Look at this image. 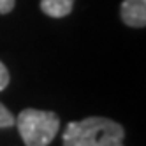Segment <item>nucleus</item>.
<instances>
[{
  "label": "nucleus",
  "mask_w": 146,
  "mask_h": 146,
  "mask_svg": "<svg viewBox=\"0 0 146 146\" xmlns=\"http://www.w3.org/2000/svg\"><path fill=\"white\" fill-rule=\"evenodd\" d=\"M125 130L120 123L102 116L70 121L64 132V146H123Z\"/></svg>",
  "instance_id": "obj_1"
},
{
  "label": "nucleus",
  "mask_w": 146,
  "mask_h": 146,
  "mask_svg": "<svg viewBox=\"0 0 146 146\" xmlns=\"http://www.w3.org/2000/svg\"><path fill=\"white\" fill-rule=\"evenodd\" d=\"M14 125L27 146H48L60 129V118L53 111L28 108L14 118Z\"/></svg>",
  "instance_id": "obj_2"
},
{
  "label": "nucleus",
  "mask_w": 146,
  "mask_h": 146,
  "mask_svg": "<svg viewBox=\"0 0 146 146\" xmlns=\"http://www.w3.org/2000/svg\"><path fill=\"white\" fill-rule=\"evenodd\" d=\"M120 16L125 25L132 28H143L146 25V0H123Z\"/></svg>",
  "instance_id": "obj_3"
},
{
  "label": "nucleus",
  "mask_w": 146,
  "mask_h": 146,
  "mask_svg": "<svg viewBox=\"0 0 146 146\" xmlns=\"http://www.w3.org/2000/svg\"><path fill=\"white\" fill-rule=\"evenodd\" d=\"M74 0H40V9L42 13L51 18H64L70 14Z\"/></svg>",
  "instance_id": "obj_4"
},
{
  "label": "nucleus",
  "mask_w": 146,
  "mask_h": 146,
  "mask_svg": "<svg viewBox=\"0 0 146 146\" xmlns=\"http://www.w3.org/2000/svg\"><path fill=\"white\" fill-rule=\"evenodd\" d=\"M14 125V116L2 102H0V129H7Z\"/></svg>",
  "instance_id": "obj_5"
},
{
  "label": "nucleus",
  "mask_w": 146,
  "mask_h": 146,
  "mask_svg": "<svg viewBox=\"0 0 146 146\" xmlns=\"http://www.w3.org/2000/svg\"><path fill=\"white\" fill-rule=\"evenodd\" d=\"M7 85H9V70L2 62H0V92H2Z\"/></svg>",
  "instance_id": "obj_6"
},
{
  "label": "nucleus",
  "mask_w": 146,
  "mask_h": 146,
  "mask_svg": "<svg viewBox=\"0 0 146 146\" xmlns=\"http://www.w3.org/2000/svg\"><path fill=\"white\" fill-rule=\"evenodd\" d=\"M14 0H0V14H7L9 11H13Z\"/></svg>",
  "instance_id": "obj_7"
}]
</instances>
